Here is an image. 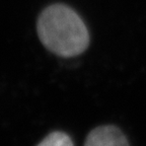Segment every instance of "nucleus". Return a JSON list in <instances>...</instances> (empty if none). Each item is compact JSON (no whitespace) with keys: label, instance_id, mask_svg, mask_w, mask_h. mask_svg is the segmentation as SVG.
I'll return each instance as SVG.
<instances>
[{"label":"nucleus","instance_id":"obj_1","mask_svg":"<svg viewBox=\"0 0 146 146\" xmlns=\"http://www.w3.org/2000/svg\"><path fill=\"white\" fill-rule=\"evenodd\" d=\"M36 30L43 45L61 57L77 56L88 47L89 35L84 23L64 4L47 7L38 19Z\"/></svg>","mask_w":146,"mask_h":146},{"label":"nucleus","instance_id":"obj_2","mask_svg":"<svg viewBox=\"0 0 146 146\" xmlns=\"http://www.w3.org/2000/svg\"><path fill=\"white\" fill-rule=\"evenodd\" d=\"M84 146H130L125 136L118 127L113 125L94 128L86 137Z\"/></svg>","mask_w":146,"mask_h":146},{"label":"nucleus","instance_id":"obj_3","mask_svg":"<svg viewBox=\"0 0 146 146\" xmlns=\"http://www.w3.org/2000/svg\"><path fill=\"white\" fill-rule=\"evenodd\" d=\"M36 146H74L71 138L64 132L55 131L46 136Z\"/></svg>","mask_w":146,"mask_h":146}]
</instances>
